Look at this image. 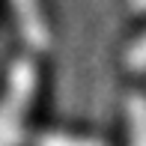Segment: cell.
Wrapping results in <instances>:
<instances>
[{"label":"cell","instance_id":"obj_1","mask_svg":"<svg viewBox=\"0 0 146 146\" xmlns=\"http://www.w3.org/2000/svg\"><path fill=\"white\" fill-rule=\"evenodd\" d=\"M39 72L33 60H18L12 63L9 78H6V92L0 98V146H18L24 137V116L36 96Z\"/></svg>","mask_w":146,"mask_h":146},{"label":"cell","instance_id":"obj_2","mask_svg":"<svg viewBox=\"0 0 146 146\" xmlns=\"http://www.w3.org/2000/svg\"><path fill=\"white\" fill-rule=\"evenodd\" d=\"M12 9H15V21H18L24 42L33 51H48L51 30H48V21H45L42 3L39 0H12Z\"/></svg>","mask_w":146,"mask_h":146},{"label":"cell","instance_id":"obj_3","mask_svg":"<svg viewBox=\"0 0 146 146\" xmlns=\"http://www.w3.org/2000/svg\"><path fill=\"white\" fill-rule=\"evenodd\" d=\"M125 119H128V146H146V96L131 92L125 98Z\"/></svg>","mask_w":146,"mask_h":146},{"label":"cell","instance_id":"obj_4","mask_svg":"<svg viewBox=\"0 0 146 146\" xmlns=\"http://www.w3.org/2000/svg\"><path fill=\"white\" fill-rule=\"evenodd\" d=\"M36 146H104L98 140L90 137H72V134H60V131H48V134H39Z\"/></svg>","mask_w":146,"mask_h":146},{"label":"cell","instance_id":"obj_5","mask_svg":"<svg viewBox=\"0 0 146 146\" xmlns=\"http://www.w3.org/2000/svg\"><path fill=\"white\" fill-rule=\"evenodd\" d=\"M125 69L131 72H146V33L125 51Z\"/></svg>","mask_w":146,"mask_h":146},{"label":"cell","instance_id":"obj_6","mask_svg":"<svg viewBox=\"0 0 146 146\" xmlns=\"http://www.w3.org/2000/svg\"><path fill=\"white\" fill-rule=\"evenodd\" d=\"M131 3V9H137V12H146V0H128Z\"/></svg>","mask_w":146,"mask_h":146}]
</instances>
